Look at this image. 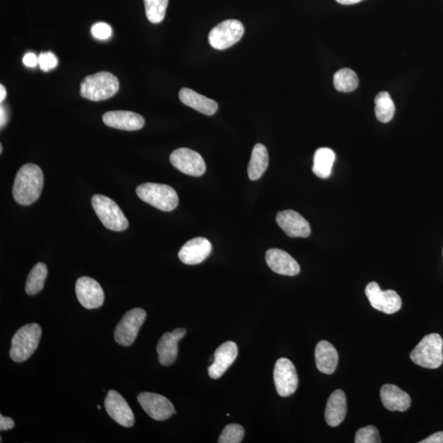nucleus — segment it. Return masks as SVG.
I'll use <instances>...</instances> for the list:
<instances>
[{
    "mask_svg": "<svg viewBox=\"0 0 443 443\" xmlns=\"http://www.w3.org/2000/svg\"><path fill=\"white\" fill-rule=\"evenodd\" d=\"M103 121L108 127L124 131H138L145 125L142 115L130 111H110L104 114Z\"/></svg>",
    "mask_w": 443,
    "mask_h": 443,
    "instance_id": "obj_20",
    "label": "nucleus"
},
{
    "mask_svg": "<svg viewBox=\"0 0 443 443\" xmlns=\"http://www.w3.org/2000/svg\"><path fill=\"white\" fill-rule=\"evenodd\" d=\"M147 319V312L135 308L126 313L114 332V339L119 344L129 346L137 339L139 330Z\"/></svg>",
    "mask_w": 443,
    "mask_h": 443,
    "instance_id": "obj_8",
    "label": "nucleus"
},
{
    "mask_svg": "<svg viewBox=\"0 0 443 443\" xmlns=\"http://www.w3.org/2000/svg\"><path fill=\"white\" fill-rule=\"evenodd\" d=\"M277 224L290 238H305L311 233L308 221L294 210H289L278 213Z\"/></svg>",
    "mask_w": 443,
    "mask_h": 443,
    "instance_id": "obj_15",
    "label": "nucleus"
},
{
    "mask_svg": "<svg viewBox=\"0 0 443 443\" xmlns=\"http://www.w3.org/2000/svg\"><path fill=\"white\" fill-rule=\"evenodd\" d=\"M179 99L186 107L194 109L205 115H214L218 110V104L214 100L204 97L189 88H183L179 92Z\"/></svg>",
    "mask_w": 443,
    "mask_h": 443,
    "instance_id": "obj_24",
    "label": "nucleus"
},
{
    "mask_svg": "<svg viewBox=\"0 0 443 443\" xmlns=\"http://www.w3.org/2000/svg\"><path fill=\"white\" fill-rule=\"evenodd\" d=\"M356 443H380L382 442L380 432L372 425L361 427L356 432Z\"/></svg>",
    "mask_w": 443,
    "mask_h": 443,
    "instance_id": "obj_32",
    "label": "nucleus"
},
{
    "mask_svg": "<svg viewBox=\"0 0 443 443\" xmlns=\"http://www.w3.org/2000/svg\"><path fill=\"white\" fill-rule=\"evenodd\" d=\"M347 413L345 392L337 389L332 392L325 409V420L331 427H336L345 420Z\"/></svg>",
    "mask_w": 443,
    "mask_h": 443,
    "instance_id": "obj_22",
    "label": "nucleus"
},
{
    "mask_svg": "<svg viewBox=\"0 0 443 443\" xmlns=\"http://www.w3.org/2000/svg\"><path fill=\"white\" fill-rule=\"evenodd\" d=\"M238 354V346L233 341H226L214 352V360L209 367L211 379L218 380L224 375L229 367L234 363Z\"/></svg>",
    "mask_w": 443,
    "mask_h": 443,
    "instance_id": "obj_16",
    "label": "nucleus"
},
{
    "mask_svg": "<svg viewBox=\"0 0 443 443\" xmlns=\"http://www.w3.org/2000/svg\"><path fill=\"white\" fill-rule=\"evenodd\" d=\"M42 334V329L37 324H29L19 329L13 336L9 351L11 359L18 363L28 360L37 351Z\"/></svg>",
    "mask_w": 443,
    "mask_h": 443,
    "instance_id": "obj_3",
    "label": "nucleus"
},
{
    "mask_svg": "<svg viewBox=\"0 0 443 443\" xmlns=\"http://www.w3.org/2000/svg\"><path fill=\"white\" fill-rule=\"evenodd\" d=\"M267 265L276 274L285 276H296L300 274V265L295 259L279 249H269L265 255Z\"/></svg>",
    "mask_w": 443,
    "mask_h": 443,
    "instance_id": "obj_19",
    "label": "nucleus"
},
{
    "mask_svg": "<svg viewBox=\"0 0 443 443\" xmlns=\"http://www.w3.org/2000/svg\"><path fill=\"white\" fill-rule=\"evenodd\" d=\"M145 14L149 21L160 23L165 18L169 0H144Z\"/></svg>",
    "mask_w": 443,
    "mask_h": 443,
    "instance_id": "obj_30",
    "label": "nucleus"
},
{
    "mask_svg": "<svg viewBox=\"0 0 443 443\" xmlns=\"http://www.w3.org/2000/svg\"><path fill=\"white\" fill-rule=\"evenodd\" d=\"M269 166V153L264 145L256 144L253 148L250 164L248 176L250 180L260 179Z\"/></svg>",
    "mask_w": 443,
    "mask_h": 443,
    "instance_id": "obj_25",
    "label": "nucleus"
},
{
    "mask_svg": "<svg viewBox=\"0 0 443 443\" xmlns=\"http://www.w3.org/2000/svg\"><path fill=\"white\" fill-rule=\"evenodd\" d=\"M274 380L279 396L286 397L294 394L299 380L293 362L286 358L278 360L274 367Z\"/></svg>",
    "mask_w": 443,
    "mask_h": 443,
    "instance_id": "obj_10",
    "label": "nucleus"
},
{
    "mask_svg": "<svg viewBox=\"0 0 443 443\" xmlns=\"http://www.w3.org/2000/svg\"><path fill=\"white\" fill-rule=\"evenodd\" d=\"M375 114L381 123H389L394 119L395 104L389 93L382 92L377 94L375 98Z\"/></svg>",
    "mask_w": 443,
    "mask_h": 443,
    "instance_id": "obj_28",
    "label": "nucleus"
},
{
    "mask_svg": "<svg viewBox=\"0 0 443 443\" xmlns=\"http://www.w3.org/2000/svg\"><path fill=\"white\" fill-rule=\"evenodd\" d=\"M137 194L144 202L154 208L169 212L178 207V196L170 186L158 183H144L137 188Z\"/></svg>",
    "mask_w": 443,
    "mask_h": 443,
    "instance_id": "obj_4",
    "label": "nucleus"
},
{
    "mask_svg": "<svg viewBox=\"0 0 443 443\" xmlns=\"http://www.w3.org/2000/svg\"><path fill=\"white\" fill-rule=\"evenodd\" d=\"M0 152H1V153L3 152V147H2V145H0Z\"/></svg>",
    "mask_w": 443,
    "mask_h": 443,
    "instance_id": "obj_41",
    "label": "nucleus"
},
{
    "mask_svg": "<svg viewBox=\"0 0 443 443\" xmlns=\"http://www.w3.org/2000/svg\"><path fill=\"white\" fill-rule=\"evenodd\" d=\"M92 36L98 40H107L112 35V29L107 23H98L93 25L92 30Z\"/></svg>",
    "mask_w": 443,
    "mask_h": 443,
    "instance_id": "obj_34",
    "label": "nucleus"
},
{
    "mask_svg": "<svg viewBox=\"0 0 443 443\" xmlns=\"http://www.w3.org/2000/svg\"><path fill=\"white\" fill-rule=\"evenodd\" d=\"M185 329L178 328L172 332H166L159 341L157 352L159 363L164 366L172 365L177 359L178 341L186 335Z\"/></svg>",
    "mask_w": 443,
    "mask_h": 443,
    "instance_id": "obj_18",
    "label": "nucleus"
},
{
    "mask_svg": "<svg viewBox=\"0 0 443 443\" xmlns=\"http://www.w3.org/2000/svg\"><path fill=\"white\" fill-rule=\"evenodd\" d=\"M365 294L372 308L387 315L395 314L401 308L400 296L394 290L382 291L375 281L366 286Z\"/></svg>",
    "mask_w": 443,
    "mask_h": 443,
    "instance_id": "obj_9",
    "label": "nucleus"
},
{
    "mask_svg": "<svg viewBox=\"0 0 443 443\" xmlns=\"http://www.w3.org/2000/svg\"><path fill=\"white\" fill-rule=\"evenodd\" d=\"M244 26L238 20L230 19L211 30L209 42L214 49L224 50L233 47L243 38Z\"/></svg>",
    "mask_w": 443,
    "mask_h": 443,
    "instance_id": "obj_7",
    "label": "nucleus"
},
{
    "mask_svg": "<svg viewBox=\"0 0 443 443\" xmlns=\"http://www.w3.org/2000/svg\"><path fill=\"white\" fill-rule=\"evenodd\" d=\"M119 82L114 75L100 72L87 75L80 83V95L92 102L108 99L119 92Z\"/></svg>",
    "mask_w": 443,
    "mask_h": 443,
    "instance_id": "obj_2",
    "label": "nucleus"
},
{
    "mask_svg": "<svg viewBox=\"0 0 443 443\" xmlns=\"http://www.w3.org/2000/svg\"><path fill=\"white\" fill-rule=\"evenodd\" d=\"M212 251V245L204 238L191 239L181 248L178 257L185 265H195L202 263Z\"/></svg>",
    "mask_w": 443,
    "mask_h": 443,
    "instance_id": "obj_17",
    "label": "nucleus"
},
{
    "mask_svg": "<svg viewBox=\"0 0 443 443\" xmlns=\"http://www.w3.org/2000/svg\"><path fill=\"white\" fill-rule=\"evenodd\" d=\"M44 175L36 164H28L19 169L15 178L13 195L19 205H30L42 195Z\"/></svg>",
    "mask_w": 443,
    "mask_h": 443,
    "instance_id": "obj_1",
    "label": "nucleus"
},
{
    "mask_svg": "<svg viewBox=\"0 0 443 443\" xmlns=\"http://www.w3.org/2000/svg\"><path fill=\"white\" fill-rule=\"evenodd\" d=\"M142 409L154 420L164 421L176 414L174 406L165 396L152 392H142L138 396Z\"/></svg>",
    "mask_w": 443,
    "mask_h": 443,
    "instance_id": "obj_12",
    "label": "nucleus"
},
{
    "mask_svg": "<svg viewBox=\"0 0 443 443\" xmlns=\"http://www.w3.org/2000/svg\"><path fill=\"white\" fill-rule=\"evenodd\" d=\"M15 424L14 421L9 417H5L3 415H0V430L7 431L13 429Z\"/></svg>",
    "mask_w": 443,
    "mask_h": 443,
    "instance_id": "obj_35",
    "label": "nucleus"
},
{
    "mask_svg": "<svg viewBox=\"0 0 443 443\" xmlns=\"http://www.w3.org/2000/svg\"><path fill=\"white\" fill-rule=\"evenodd\" d=\"M23 61L25 66L34 68L38 64V57L33 53H28L25 55Z\"/></svg>",
    "mask_w": 443,
    "mask_h": 443,
    "instance_id": "obj_36",
    "label": "nucleus"
},
{
    "mask_svg": "<svg viewBox=\"0 0 443 443\" xmlns=\"http://www.w3.org/2000/svg\"><path fill=\"white\" fill-rule=\"evenodd\" d=\"M47 266L38 263L30 272L25 290L30 296L37 295L44 289L45 279L47 278Z\"/></svg>",
    "mask_w": 443,
    "mask_h": 443,
    "instance_id": "obj_27",
    "label": "nucleus"
},
{
    "mask_svg": "<svg viewBox=\"0 0 443 443\" xmlns=\"http://www.w3.org/2000/svg\"><path fill=\"white\" fill-rule=\"evenodd\" d=\"M380 396L382 404L387 410L404 412L409 409L411 399L400 387L394 384H385L382 387Z\"/></svg>",
    "mask_w": 443,
    "mask_h": 443,
    "instance_id": "obj_21",
    "label": "nucleus"
},
{
    "mask_svg": "<svg viewBox=\"0 0 443 443\" xmlns=\"http://www.w3.org/2000/svg\"><path fill=\"white\" fill-rule=\"evenodd\" d=\"M6 89H5L3 85H0V102H3L5 98H6Z\"/></svg>",
    "mask_w": 443,
    "mask_h": 443,
    "instance_id": "obj_40",
    "label": "nucleus"
},
{
    "mask_svg": "<svg viewBox=\"0 0 443 443\" xmlns=\"http://www.w3.org/2000/svg\"><path fill=\"white\" fill-rule=\"evenodd\" d=\"M334 84L340 92H351L358 87L359 79L353 70L342 68L334 74Z\"/></svg>",
    "mask_w": 443,
    "mask_h": 443,
    "instance_id": "obj_29",
    "label": "nucleus"
},
{
    "mask_svg": "<svg viewBox=\"0 0 443 443\" xmlns=\"http://www.w3.org/2000/svg\"><path fill=\"white\" fill-rule=\"evenodd\" d=\"M420 443H443V432H437L436 434L427 437L426 439L421 441Z\"/></svg>",
    "mask_w": 443,
    "mask_h": 443,
    "instance_id": "obj_37",
    "label": "nucleus"
},
{
    "mask_svg": "<svg viewBox=\"0 0 443 443\" xmlns=\"http://www.w3.org/2000/svg\"><path fill=\"white\" fill-rule=\"evenodd\" d=\"M8 121V113L6 108L1 107L0 108V126L1 128L5 127Z\"/></svg>",
    "mask_w": 443,
    "mask_h": 443,
    "instance_id": "obj_38",
    "label": "nucleus"
},
{
    "mask_svg": "<svg viewBox=\"0 0 443 443\" xmlns=\"http://www.w3.org/2000/svg\"><path fill=\"white\" fill-rule=\"evenodd\" d=\"M75 294L80 304L85 309H97L104 304V293L97 281L82 277L75 284Z\"/></svg>",
    "mask_w": 443,
    "mask_h": 443,
    "instance_id": "obj_13",
    "label": "nucleus"
},
{
    "mask_svg": "<svg viewBox=\"0 0 443 443\" xmlns=\"http://www.w3.org/2000/svg\"><path fill=\"white\" fill-rule=\"evenodd\" d=\"M170 162L183 174L200 177L205 173V160L199 153L188 148L175 150L170 155Z\"/></svg>",
    "mask_w": 443,
    "mask_h": 443,
    "instance_id": "obj_11",
    "label": "nucleus"
},
{
    "mask_svg": "<svg viewBox=\"0 0 443 443\" xmlns=\"http://www.w3.org/2000/svg\"><path fill=\"white\" fill-rule=\"evenodd\" d=\"M38 63L42 71L49 72L57 67L58 59L52 52L42 53L39 55Z\"/></svg>",
    "mask_w": 443,
    "mask_h": 443,
    "instance_id": "obj_33",
    "label": "nucleus"
},
{
    "mask_svg": "<svg viewBox=\"0 0 443 443\" xmlns=\"http://www.w3.org/2000/svg\"><path fill=\"white\" fill-rule=\"evenodd\" d=\"M104 407L109 415L118 424L126 427H133L135 416L124 397L115 390L108 392L104 400Z\"/></svg>",
    "mask_w": 443,
    "mask_h": 443,
    "instance_id": "obj_14",
    "label": "nucleus"
},
{
    "mask_svg": "<svg viewBox=\"0 0 443 443\" xmlns=\"http://www.w3.org/2000/svg\"><path fill=\"white\" fill-rule=\"evenodd\" d=\"M315 356L317 369L325 375L334 374L339 364V354L330 342L320 341L316 346Z\"/></svg>",
    "mask_w": 443,
    "mask_h": 443,
    "instance_id": "obj_23",
    "label": "nucleus"
},
{
    "mask_svg": "<svg viewBox=\"0 0 443 443\" xmlns=\"http://www.w3.org/2000/svg\"><path fill=\"white\" fill-rule=\"evenodd\" d=\"M245 430L243 426L236 424L226 425L219 436V443H240L243 441Z\"/></svg>",
    "mask_w": 443,
    "mask_h": 443,
    "instance_id": "obj_31",
    "label": "nucleus"
},
{
    "mask_svg": "<svg viewBox=\"0 0 443 443\" xmlns=\"http://www.w3.org/2000/svg\"><path fill=\"white\" fill-rule=\"evenodd\" d=\"M92 204L95 214L105 228L115 231H122L128 228V219L113 200L103 195H95Z\"/></svg>",
    "mask_w": 443,
    "mask_h": 443,
    "instance_id": "obj_6",
    "label": "nucleus"
},
{
    "mask_svg": "<svg viewBox=\"0 0 443 443\" xmlns=\"http://www.w3.org/2000/svg\"><path fill=\"white\" fill-rule=\"evenodd\" d=\"M337 3L344 5L355 4L363 1V0H336Z\"/></svg>",
    "mask_w": 443,
    "mask_h": 443,
    "instance_id": "obj_39",
    "label": "nucleus"
},
{
    "mask_svg": "<svg viewBox=\"0 0 443 443\" xmlns=\"http://www.w3.org/2000/svg\"><path fill=\"white\" fill-rule=\"evenodd\" d=\"M97 408L99 410L102 409V406H100L99 405H98Z\"/></svg>",
    "mask_w": 443,
    "mask_h": 443,
    "instance_id": "obj_42",
    "label": "nucleus"
},
{
    "mask_svg": "<svg viewBox=\"0 0 443 443\" xmlns=\"http://www.w3.org/2000/svg\"><path fill=\"white\" fill-rule=\"evenodd\" d=\"M335 159L334 150L329 148L317 150L314 157L313 173L320 178H329Z\"/></svg>",
    "mask_w": 443,
    "mask_h": 443,
    "instance_id": "obj_26",
    "label": "nucleus"
},
{
    "mask_svg": "<svg viewBox=\"0 0 443 443\" xmlns=\"http://www.w3.org/2000/svg\"><path fill=\"white\" fill-rule=\"evenodd\" d=\"M443 341L437 334L426 335L411 351L415 364L427 369H437L443 362Z\"/></svg>",
    "mask_w": 443,
    "mask_h": 443,
    "instance_id": "obj_5",
    "label": "nucleus"
}]
</instances>
